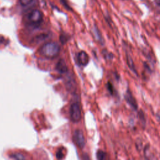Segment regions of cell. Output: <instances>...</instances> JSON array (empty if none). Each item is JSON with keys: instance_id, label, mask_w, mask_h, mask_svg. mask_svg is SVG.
Returning a JSON list of instances; mask_svg holds the SVG:
<instances>
[{"instance_id": "1", "label": "cell", "mask_w": 160, "mask_h": 160, "mask_svg": "<svg viewBox=\"0 0 160 160\" xmlns=\"http://www.w3.org/2000/svg\"><path fill=\"white\" fill-rule=\"evenodd\" d=\"M60 47L57 43L49 42L45 44L41 49V54L48 58H56L60 53Z\"/></svg>"}, {"instance_id": "2", "label": "cell", "mask_w": 160, "mask_h": 160, "mask_svg": "<svg viewBox=\"0 0 160 160\" xmlns=\"http://www.w3.org/2000/svg\"><path fill=\"white\" fill-rule=\"evenodd\" d=\"M71 120L74 123H78L81 118V112L80 103L77 101L71 104L70 109Z\"/></svg>"}, {"instance_id": "3", "label": "cell", "mask_w": 160, "mask_h": 160, "mask_svg": "<svg viewBox=\"0 0 160 160\" xmlns=\"http://www.w3.org/2000/svg\"><path fill=\"white\" fill-rule=\"evenodd\" d=\"M28 20L31 25L38 26L43 21V15L40 11L35 9L28 15Z\"/></svg>"}, {"instance_id": "4", "label": "cell", "mask_w": 160, "mask_h": 160, "mask_svg": "<svg viewBox=\"0 0 160 160\" xmlns=\"http://www.w3.org/2000/svg\"><path fill=\"white\" fill-rule=\"evenodd\" d=\"M73 141L75 144L80 148H83L86 144V141L83 131L80 130H77L73 133Z\"/></svg>"}, {"instance_id": "5", "label": "cell", "mask_w": 160, "mask_h": 160, "mask_svg": "<svg viewBox=\"0 0 160 160\" xmlns=\"http://www.w3.org/2000/svg\"><path fill=\"white\" fill-rule=\"evenodd\" d=\"M124 99L129 104L132 108L136 110L138 109V104L136 99L133 97L132 93L130 90H128L124 94Z\"/></svg>"}, {"instance_id": "6", "label": "cell", "mask_w": 160, "mask_h": 160, "mask_svg": "<svg viewBox=\"0 0 160 160\" xmlns=\"http://www.w3.org/2000/svg\"><path fill=\"white\" fill-rule=\"evenodd\" d=\"M89 56L87 53L84 51H81L78 55V63L79 65L85 66L89 63Z\"/></svg>"}, {"instance_id": "7", "label": "cell", "mask_w": 160, "mask_h": 160, "mask_svg": "<svg viewBox=\"0 0 160 160\" xmlns=\"http://www.w3.org/2000/svg\"><path fill=\"white\" fill-rule=\"evenodd\" d=\"M56 69L57 71L61 74L66 73L68 71V68L66 64L65 61H64L63 60H59V61L56 64Z\"/></svg>"}, {"instance_id": "8", "label": "cell", "mask_w": 160, "mask_h": 160, "mask_svg": "<svg viewBox=\"0 0 160 160\" xmlns=\"http://www.w3.org/2000/svg\"><path fill=\"white\" fill-rule=\"evenodd\" d=\"M126 63L128 64V67L131 69V70L133 72H134V73H136V74H138L137 71H136V68H135L134 61H133L131 56L130 55L128 54V53H126Z\"/></svg>"}, {"instance_id": "9", "label": "cell", "mask_w": 160, "mask_h": 160, "mask_svg": "<svg viewBox=\"0 0 160 160\" xmlns=\"http://www.w3.org/2000/svg\"><path fill=\"white\" fill-rule=\"evenodd\" d=\"M66 86L67 87L68 90L73 92L75 91L77 86H76V84L74 83V80L71 77L70 78L66 79Z\"/></svg>"}, {"instance_id": "10", "label": "cell", "mask_w": 160, "mask_h": 160, "mask_svg": "<svg viewBox=\"0 0 160 160\" xmlns=\"http://www.w3.org/2000/svg\"><path fill=\"white\" fill-rule=\"evenodd\" d=\"M94 35H95V37L96 38H97L98 39V41H99L101 43H103V38L100 33V32L99 31V29L95 27L94 29Z\"/></svg>"}, {"instance_id": "11", "label": "cell", "mask_w": 160, "mask_h": 160, "mask_svg": "<svg viewBox=\"0 0 160 160\" xmlns=\"http://www.w3.org/2000/svg\"><path fill=\"white\" fill-rule=\"evenodd\" d=\"M97 157L99 160H104L106 158V154L102 150H98L97 153Z\"/></svg>"}, {"instance_id": "12", "label": "cell", "mask_w": 160, "mask_h": 160, "mask_svg": "<svg viewBox=\"0 0 160 160\" xmlns=\"http://www.w3.org/2000/svg\"><path fill=\"white\" fill-rule=\"evenodd\" d=\"M103 54L104 58H105L106 60H112V59L113 58V57H114L113 55L111 53H110V52L107 51L105 50V49H104V51H103Z\"/></svg>"}, {"instance_id": "13", "label": "cell", "mask_w": 160, "mask_h": 160, "mask_svg": "<svg viewBox=\"0 0 160 160\" xmlns=\"http://www.w3.org/2000/svg\"><path fill=\"white\" fill-rule=\"evenodd\" d=\"M12 158L15 159H25V157L21 153H15L11 155L10 156Z\"/></svg>"}, {"instance_id": "14", "label": "cell", "mask_w": 160, "mask_h": 160, "mask_svg": "<svg viewBox=\"0 0 160 160\" xmlns=\"http://www.w3.org/2000/svg\"><path fill=\"white\" fill-rule=\"evenodd\" d=\"M106 85H107L106 87H107V89L109 91V92L111 94H114V87L112 85V84L110 82H108Z\"/></svg>"}, {"instance_id": "15", "label": "cell", "mask_w": 160, "mask_h": 160, "mask_svg": "<svg viewBox=\"0 0 160 160\" xmlns=\"http://www.w3.org/2000/svg\"><path fill=\"white\" fill-rule=\"evenodd\" d=\"M33 0H19V2L23 6H28L29 5Z\"/></svg>"}, {"instance_id": "16", "label": "cell", "mask_w": 160, "mask_h": 160, "mask_svg": "<svg viewBox=\"0 0 160 160\" xmlns=\"http://www.w3.org/2000/svg\"><path fill=\"white\" fill-rule=\"evenodd\" d=\"M56 157L58 159H62L63 158V153L61 150H60L56 153Z\"/></svg>"}, {"instance_id": "17", "label": "cell", "mask_w": 160, "mask_h": 160, "mask_svg": "<svg viewBox=\"0 0 160 160\" xmlns=\"http://www.w3.org/2000/svg\"><path fill=\"white\" fill-rule=\"evenodd\" d=\"M61 2L62 3V4L64 5V6L66 7V8H67L68 9H70V7L68 5H66V2L65 0H61Z\"/></svg>"}, {"instance_id": "18", "label": "cell", "mask_w": 160, "mask_h": 160, "mask_svg": "<svg viewBox=\"0 0 160 160\" xmlns=\"http://www.w3.org/2000/svg\"><path fill=\"white\" fill-rule=\"evenodd\" d=\"M155 3L156 5L160 6V0H155Z\"/></svg>"}]
</instances>
